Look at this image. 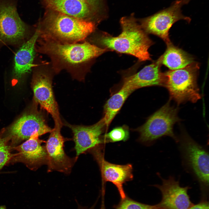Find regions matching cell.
<instances>
[{"instance_id":"obj_1","label":"cell","mask_w":209,"mask_h":209,"mask_svg":"<svg viewBox=\"0 0 209 209\" xmlns=\"http://www.w3.org/2000/svg\"><path fill=\"white\" fill-rule=\"evenodd\" d=\"M120 22L122 31L118 36L102 32L92 42L109 50L134 56L140 61L151 60L148 49L153 43L134 16L122 17Z\"/></svg>"},{"instance_id":"obj_2","label":"cell","mask_w":209,"mask_h":209,"mask_svg":"<svg viewBox=\"0 0 209 209\" xmlns=\"http://www.w3.org/2000/svg\"><path fill=\"white\" fill-rule=\"evenodd\" d=\"M36 42V51L49 56L56 73L65 69L73 76L74 70L109 51L87 42L64 44L38 38Z\"/></svg>"},{"instance_id":"obj_3","label":"cell","mask_w":209,"mask_h":209,"mask_svg":"<svg viewBox=\"0 0 209 209\" xmlns=\"http://www.w3.org/2000/svg\"><path fill=\"white\" fill-rule=\"evenodd\" d=\"M37 26L39 31L38 38L64 44L83 41L96 28L92 21L51 10Z\"/></svg>"},{"instance_id":"obj_4","label":"cell","mask_w":209,"mask_h":209,"mask_svg":"<svg viewBox=\"0 0 209 209\" xmlns=\"http://www.w3.org/2000/svg\"><path fill=\"white\" fill-rule=\"evenodd\" d=\"M178 139L183 164L199 183L201 199H207L209 188L208 152L185 132H182Z\"/></svg>"},{"instance_id":"obj_5","label":"cell","mask_w":209,"mask_h":209,"mask_svg":"<svg viewBox=\"0 0 209 209\" xmlns=\"http://www.w3.org/2000/svg\"><path fill=\"white\" fill-rule=\"evenodd\" d=\"M17 3L16 0H0V49L6 45L19 47L35 32L20 17Z\"/></svg>"},{"instance_id":"obj_6","label":"cell","mask_w":209,"mask_h":209,"mask_svg":"<svg viewBox=\"0 0 209 209\" xmlns=\"http://www.w3.org/2000/svg\"><path fill=\"white\" fill-rule=\"evenodd\" d=\"M199 65L194 62L185 67L164 73L165 87L171 99L179 104L187 101L196 102L201 97L197 84Z\"/></svg>"},{"instance_id":"obj_7","label":"cell","mask_w":209,"mask_h":209,"mask_svg":"<svg viewBox=\"0 0 209 209\" xmlns=\"http://www.w3.org/2000/svg\"><path fill=\"white\" fill-rule=\"evenodd\" d=\"M178 110L172 107L168 102L148 119L146 122L136 130L140 134L139 140L142 143L151 144L160 138L168 136L178 142L174 134V124L180 121Z\"/></svg>"},{"instance_id":"obj_8","label":"cell","mask_w":209,"mask_h":209,"mask_svg":"<svg viewBox=\"0 0 209 209\" xmlns=\"http://www.w3.org/2000/svg\"><path fill=\"white\" fill-rule=\"evenodd\" d=\"M52 129L47 124L44 114L34 108L23 115L3 131L11 146L14 147L34 134L40 136L50 133Z\"/></svg>"},{"instance_id":"obj_9","label":"cell","mask_w":209,"mask_h":209,"mask_svg":"<svg viewBox=\"0 0 209 209\" xmlns=\"http://www.w3.org/2000/svg\"><path fill=\"white\" fill-rule=\"evenodd\" d=\"M184 4L183 0L176 1L169 7L141 19L140 26L146 33L156 35L166 45L170 44L172 42L169 38V31L173 24L181 20L188 23L191 21L189 17L182 13L181 8Z\"/></svg>"},{"instance_id":"obj_10","label":"cell","mask_w":209,"mask_h":209,"mask_svg":"<svg viewBox=\"0 0 209 209\" xmlns=\"http://www.w3.org/2000/svg\"><path fill=\"white\" fill-rule=\"evenodd\" d=\"M53 75L48 70L38 69L34 71L31 83L35 102L51 116L55 125L62 127L58 104L52 88Z\"/></svg>"},{"instance_id":"obj_11","label":"cell","mask_w":209,"mask_h":209,"mask_svg":"<svg viewBox=\"0 0 209 209\" xmlns=\"http://www.w3.org/2000/svg\"><path fill=\"white\" fill-rule=\"evenodd\" d=\"M62 127L55 126L46 142L48 155L47 172L56 171L69 174L77 160L66 154L64 149V143L68 139L64 138L61 133Z\"/></svg>"},{"instance_id":"obj_12","label":"cell","mask_w":209,"mask_h":209,"mask_svg":"<svg viewBox=\"0 0 209 209\" xmlns=\"http://www.w3.org/2000/svg\"><path fill=\"white\" fill-rule=\"evenodd\" d=\"M39 136L37 134H34L19 145L12 147L13 150L17 152L14 154L10 163H22L33 171L47 165V153L45 145H42L46 142L39 139Z\"/></svg>"},{"instance_id":"obj_13","label":"cell","mask_w":209,"mask_h":209,"mask_svg":"<svg viewBox=\"0 0 209 209\" xmlns=\"http://www.w3.org/2000/svg\"><path fill=\"white\" fill-rule=\"evenodd\" d=\"M93 156L98 163L101 172L103 181L112 183L117 188L121 199L127 196L124 190L123 184L133 179L131 165L115 164L107 161L98 146L88 151Z\"/></svg>"},{"instance_id":"obj_14","label":"cell","mask_w":209,"mask_h":209,"mask_svg":"<svg viewBox=\"0 0 209 209\" xmlns=\"http://www.w3.org/2000/svg\"><path fill=\"white\" fill-rule=\"evenodd\" d=\"M158 174L162 183L154 186L158 188L162 194L161 201L156 204L159 209H187L194 204L188 193L190 187H181L179 181L176 180L173 176L165 179Z\"/></svg>"},{"instance_id":"obj_15","label":"cell","mask_w":209,"mask_h":209,"mask_svg":"<svg viewBox=\"0 0 209 209\" xmlns=\"http://www.w3.org/2000/svg\"><path fill=\"white\" fill-rule=\"evenodd\" d=\"M63 125L72 132L76 152L75 157L77 160L81 154L98 146L102 142L101 135L104 127L106 126L103 118L91 125H72L65 121Z\"/></svg>"},{"instance_id":"obj_16","label":"cell","mask_w":209,"mask_h":209,"mask_svg":"<svg viewBox=\"0 0 209 209\" xmlns=\"http://www.w3.org/2000/svg\"><path fill=\"white\" fill-rule=\"evenodd\" d=\"M161 56L156 61L145 66L137 73L125 77L123 85L134 91L152 86H165L166 78L161 70Z\"/></svg>"},{"instance_id":"obj_17","label":"cell","mask_w":209,"mask_h":209,"mask_svg":"<svg viewBox=\"0 0 209 209\" xmlns=\"http://www.w3.org/2000/svg\"><path fill=\"white\" fill-rule=\"evenodd\" d=\"M39 33V28L37 26L31 37L19 47L15 53L13 73L16 79H21L27 75L35 66L33 62L36 51L35 45Z\"/></svg>"},{"instance_id":"obj_18","label":"cell","mask_w":209,"mask_h":209,"mask_svg":"<svg viewBox=\"0 0 209 209\" xmlns=\"http://www.w3.org/2000/svg\"><path fill=\"white\" fill-rule=\"evenodd\" d=\"M43 1L46 7L51 11L85 20L89 21L88 18L94 11L89 5L79 0Z\"/></svg>"},{"instance_id":"obj_19","label":"cell","mask_w":209,"mask_h":209,"mask_svg":"<svg viewBox=\"0 0 209 209\" xmlns=\"http://www.w3.org/2000/svg\"><path fill=\"white\" fill-rule=\"evenodd\" d=\"M166 49L161 56V62L170 70L183 68L194 62L193 57L172 43L167 45Z\"/></svg>"},{"instance_id":"obj_20","label":"cell","mask_w":209,"mask_h":209,"mask_svg":"<svg viewBox=\"0 0 209 209\" xmlns=\"http://www.w3.org/2000/svg\"><path fill=\"white\" fill-rule=\"evenodd\" d=\"M134 91L122 85L120 90L107 100L104 107V116L103 118L106 127L110 124L125 100Z\"/></svg>"},{"instance_id":"obj_21","label":"cell","mask_w":209,"mask_h":209,"mask_svg":"<svg viewBox=\"0 0 209 209\" xmlns=\"http://www.w3.org/2000/svg\"><path fill=\"white\" fill-rule=\"evenodd\" d=\"M13 150L9 139L3 130L0 133V170L10 163L14 155L12 152Z\"/></svg>"},{"instance_id":"obj_22","label":"cell","mask_w":209,"mask_h":209,"mask_svg":"<svg viewBox=\"0 0 209 209\" xmlns=\"http://www.w3.org/2000/svg\"><path fill=\"white\" fill-rule=\"evenodd\" d=\"M114 208V209H159L156 205H151L142 203L127 196L124 199H121L119 203ZM101 209H105L103 205Z\"/></svg>"},{"instance_id":"obj_23","label":"cell","mask_w":209,"mask_h":209,"mask_svg":"<svg viewBox=\"0 0 209 209\" xmlns=\"http://www.w3.org/2000/svg\"><path fill=\"white\" fill-rule=\"evenodd\" d=\"M129 134L128 128L125 127H119L113 128L105 136L107 142H115L125 141L129 138Z\"/></svg>"},{"instance_id":"obj_24","label":"cell","mask_w":209,"mask_h":209,"mask_svg":"<svg viewBox=\"0 0 209 209\" xmlns=\"http://www.w3.org/2000/svg\"><path fill=\"white\" fill-rule=\"evenodd\" d=\"M89 5L95 12L98 10L101 0H79Z\"/></svg>"},{"instance_id":"obj_25","label":"cell","mask_w":209,"mask_h":209,"mask_svg":"<svg viewBox=\"0 0 209 209\" xmlns=\"http://www.w3.org/2000/svg\"><path fill=\"white\" fill-rule=\"evenodd\" d=\"M187 209H209L208 202L207 200L201 199L199 203L194 204Z\"/></svg>"},{"instance_id":"obj_26","label":"cell","mask_w":209,"mask_h":209,"mask_svg":"<svg viewBox=\"0 0 209 209\" xmlns=\"http://www.w3.org/2000/svg\"><path fill=\"white\" fill-rule=\"evenodd\" d=\"M94 205H94L93 206L91 207V208L89 209L84 208L82 207H79L78 209H94Z\"/></svg>"},{"instance_id":"obj_27","label":"cell","mask_w":209,"mask_h":209,"mask_svg":"<svg viewBox=\"0 0 209 209\" xmlns=\"http://www.w3.org/2000/svg\"><path fill=\"white\" fill-rule=\"evenodd\" d=\"M0 209H6V207L4 205L0 206Z\"/></svg>"},{"instance_id":"obj_28","label":"cell","mask_w":209,"mask_h":209,"mask_svg":"<svg viewBox=\"0 0 209 209\" xmlns=\"http://www.w3.org/2000/svg\"><path fill=\"white\" fill-rule=\"evenodd\" d=\"M186 4H187L189 1L190 0H184Z\"/></svg>"}]
</instances>
